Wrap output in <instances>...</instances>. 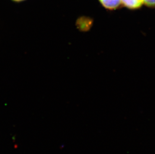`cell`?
Instances as JSON below:
<instances>
[{
	"label": "cell",
	"instance_id": "cell-1",
	"mask_svg": "<svg viewBox=\"0 0 155 154\" xmlns=\"http://www.w3.org/2000/svg\"><path fill=\"white\" fill-rule=\"evenodd\" d=\"M101 4L108 10H115L121 5V0H99Z\"/></svg>",
	"mask_w": 155,
	"mask_h": 154
},
{
	"label": "cell",
	"instance_id": "cell-3",
	"mask_svg": "<svg viewBox=\"0 0 155 154\" xmlns=\"http://www.w3.org/2000/svg\"><path fill=\"white\" fill-rule=\"evenodd\" d=\"M143 2L148 7L155 8V0H143Z\"/></svg>",
	"mask_w": 155,
	"mask_h": 154
},
{
	"label": "cell",
	"instance_id": "cell-4",
	"mask_svg": "<svg viewBox=\"0 0 155 154\" xmlns=\"http://www.w3.org/2000/svg\"><path fill=\"white\" fill-rule=\"evenodd\" d=\"M12 1H14L15 2H19L23 1H24V0H12Z\"/></svg>",
	"mask_w": 155,
	"mask_h": 154
},
{
	"label": "cell",
	"instance_id": "cell-2",
	"mask_svg": "<svg viewBox=\"0 0 155 154\" xmlns=\"http://www.w3.org/2000/svg\"><path fill=\"white\" fill-rule=\"evenodd\" d=\"M121 5L130 10L140 9L144 4L143 0H121Z\"/></svg>",
	"mask_w": 155,
	"mask_h": 154
}]
</instances>
